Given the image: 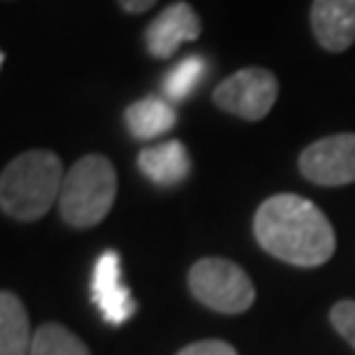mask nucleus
<instances>
[{
  "instance_id": "nucleus-1",
  "label": "nucleus",
  "mask_w": 355,
  "mask_h": 355,
  "mask_svg": "<svg viewBox=\"0 0 355 355\" xmlns=\"http://www.w3.org/2000/svg\"><path fill=\"white\" fill-rule=\"evenodd\" d=\"M258 245L292 266L313 268L327 263L337 240L329 218L311 200L282 192L261 203L253 221Z\"/></svg>"
},
{
  "instance_id": "nucleus-2",
  "label": "nucleus",
  "mask_w": 355,
  "mask_h": 355,
  "mask_svg": "<svg viewBox=\"0 0 355 355\" xmlns=\"http://www.w3.org/2000/svg\"><path fill=\"white\" fill-rule=\"evenodd\" d=\"M64 164L51 150H26L3 168L0 205L3 214L19 221H37L61 198Z\"/></svg>"
},
{
  "instance_id": "nucleus-3",
  "label": "nucleus",
  "mask_w": 355,
  "mask_h": 355,
  "mask_svg": "<svg viewBox=\"0 0 355 355\" xmlns=\"http://www.w3.org/2000/svg\"><path fill=\"white\" fill-rule=\"evenodd\" d=\"M116 200V168L105 155H85L66 171L58 208L74 229L98 227L111 214Z\"/></svg>"
},
{
  "instance_id": "nucleus-4",
  "label": "nucleus",
  "mask_w": 355,
  "mask_h": 355,
  "mask_svg": "<svg viewBox=\"0 0 355 355\" xmlns=\"http://www.w3.org/2000/svg\"><path fill=\"white\" fill-rule=\"evenodd\" d=\"M187 284L195 300H200L216 313H245L255 303L250 277L227 258H200L190 268Z\"/></svg>"
},
{
  "instance_id": "nucleus-5",
  "label": "nucleus",
  "mask_w": 355,
  "mask_h": 355,
  "mask_svg": "<svg viewBox=\"0 0 355 355\" xmlns=\"http://www.w3.org/2000/svg\"><path fill=\"white\" fill-rule=\"evenodd\" d=\"M279 95V82L268 69L248 66L237 74L227 76L214 89V103L232 116H240L245 121H261L274 108Z\"/></svg>"
},
{
  "instance_id": "nucleus-6",
  "label": "nucleus",
  "mask_w": 355,
  "mask_h": 355,
  "mask_svg": "<svg viewBox=\"0 0 355 355\" xmlns=\"http://www.w3.org/2000/svg\"><path fill=\"white\" fill-rule=\"evenodd\" d=\"M300 174L321 187L355 182V135H331L300 153Z\"/></svg>"
},
{
  "instance_id": "nucleus-7",
  "label": "nucleus",
  "mask_w": 355,
  "mask_h": 355,
  "mask_svg": "<svg viewBox=\"0 0 355 355\" xmlns=\"http://www.w3.org/2000/svg\"><path fill=\"white\" fill-rule=\"evenodd\" d=\"M200 32H203L200 16L190 3L179 0L158 13V19H153L150 26L145 29V45L155 58H171L182 45L200 37Z\"/></svg>"
},
{
  "instance_id": "nucleus-8",
  "label": "nucleus",
  "mask_w": 355,
  "mask_h": 355,
  "mask_svg": "<svg viewBox=\"0 0 355 355\" xmlns=\"http://www.w3.org/2000/svg\"><path fill=\"white\" fill-rule=\"evenodd\" d=\"M92 300L98 303L103 318L114 327L127 324L137 311V303L121 282V258L116 250H105L92 268Z\"/></svg>"
},
{
  "instance_id": "nucleus-9",
  "label": "nucleus",
  "mask_w": 355,
  "mask_h": 355,
  "mask_svg": "<svg viewBox=\"0 0 355 355\" xmlns=\"http://www.w3.org/2000/svg\"><path fill=\"white\" fill-rule=\"evenodd\" d=\"M311 26L321 48L347 51L355 42V0H313Z\"/></svg>"
},
{
  "instance_id": "nucleus-10",
  "label": "nucleus",
  "mask_w": 355,
  "mask_h": 355,
  "mask_svg": "<svg viewBox=\"0 0 355 355\" xmlns=\"http://www.w3.org/2000/svg\"><path fill=\"white\" fill-rule=\"evenodd\" d=\"M137 166L158 187H177L190 174V153L182 142H158L137 155Z\"/></svg>"
},
{
  "instance_id": "nucleus-11",
  "label": "nucleus",
  "mask_w": 355,
  "mask_h": 355,
  "mask_svg": "<svg viewBox=\"0 0 355 355\" xmlns=\"http://www.w3.org/2000/svg\"><path fill=\"white\" fill-rule=\"evenodd\" d=\"M35 334L29 331L24 303L13 295H0V355H29Z\"/></svg>"
},
{
  "instance_id": "nucleus-12",
  "label": "nucleus",
  "mask_w": 355,
  "mask_h": 355,
  "mask_svg": "<svg viewBox=\"0 0 355 355\" xmlns=\"http://www.w3.org/2000/svg\"><path fill=\"white\" fill-rule=\"evenodd\" d=\"M129 132L142 142H150L155 137L166 135L177 124V111L161 98H145V101L132 103L124 111Z\"/></svg>"
},
{
  "instance_id": "nucleus-13",
  "label": "nucleus",
  "mask_w": 355,
  "mask_h": 355,
  "mask_svg": "<svg viewBox=\"0 0 355 355\" xmlns=\"http://www.w3.org/2000/svg\"><path fill=\"white\" fill-rule=\"evenodd\" d=\"M29 355H89L87 345L61 324H42L35 331Z\"/></svg>"
},
{
  "instance_id": "nucleus-14",
  "label": "nucleus",
  "mask_w": 355,
  "mask_h": 355,
  "mask_svg": "<svg viewBox=\"0 0 355 355\" xmlns=\"http://www.w3.org/2000/svg\"><path fill=\"white\" fill-rule=\"evenodd\" d=\"M205 76V58L200 55H190V58H182L168 74L164 82V92L168 95V101L182 103L192 95V89L203 82Z\"/></svg>"
},
{
  "instance_id": "nucleus-15",
  "label": "nucleus",
  "mask_w": 355,
  "mask_h": 355,
  "mask_svg": "<svg viewBox=\"0 0 355 355\" xmlns=\"http://www.w3.org/2000/svg\"><path fill=\"white\" fill-rule=\"evenodd\" d=\"M331 327L355 347V300H340L331 308Z\"/></svg>"
},
{
  "instance_id": "nucleus-16",
  "label": "nucleus",
  "mask_w": 355,
  "mask_h": 355,
  "mask_svg": "<svg viewBox=\"0 0 355 355\" xmlns=\"http://www.w3.org/2000/svg\"><path fill=\"white\" fill-rule=\"evenodd\" d=\"M177 355H237V350L224 340H200L182 347Z\"/></svg>"
},
{
  "instance_id": "nucleus-17",
  "label": "nucleus",
  "mask_w": 355,
  "mask_h": 355,
  "mask_svg": "<svg viewBox=\"0 0 355 355\" xmlns=\"http://www.w3.org/2000/svg\"><path fill=\"white\" fill-rule=\"evenodd\" d=\"M155 3H158V0H119V6L127 13H145V11H150Z\"/></svg>"
}]
</instances>
